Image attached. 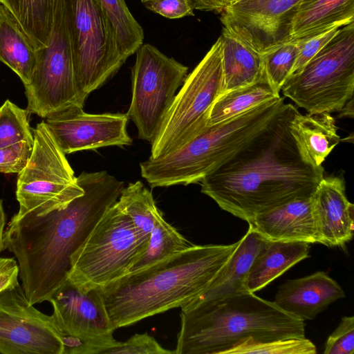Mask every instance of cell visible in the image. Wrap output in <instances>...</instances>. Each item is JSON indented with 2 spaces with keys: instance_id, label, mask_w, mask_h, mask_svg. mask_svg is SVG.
Segmentation results:
<instances>
[{
  "instance_id": "41",
  "label": "cell",
  "mask_w": 354,
  "mask_h": 354,
  "mask_svg": "<svg viewBox=\"0 0 354 354\" xmlns=\"http://www.w3.org/2000/svg\"><path fill=\"white\" fill-rule=\"evenodd\" d=\"M6 225V214L4 212L2 201L0 199V254L5 250L3 243V232Z\"/></svg>"
},
{
  "instance_id": "12",
  "label": "cell",
  "mask_w": 354,
  "mask_h": 354,
  "mask_svg": "<svg viewBox=\"0 0 354 354\" xmlns=\"http://www.w3.org/2000/svg\"><path fill=\"white\" fill-rule=\"evenodd\" d=\"M132 67V97L127 111L138 138L151 142L170 107L188 68L157 48L142 44Z\"/></svg>"
},
{
  "instance_id": "26",
  "label": "cell",
  "mask_w": 354,
  "mask_h": 354,
  "mask_svg": "<svg viewBox=\"0 0 354 354\" xmlns=\"http://www.w3.org/2000/svg\"><path fill=\"white\" fill-rule=\"evenodd\" d=\"M279 97V91L263 74L261 79L253 84L222 93L212 106L208 126L222 122Z\"/></svg>"
},
{
  "instance_id": "2",
  "label": "cell",
  "mask_w": 354,
  "mask_h": 354,
  "mask_svg": "<svg viewBox=\"0 0 354 354\" xmlns=\"http://www.w3.org/2000/svg\"><path fill=\"white\" fill-rule=\"evenodd\" d=\"M297 111L285 103L260 134L202 179L201 192L246 222L285 203L311 196L324 169L305 162L299 152L290 131Z\"/></svg>"
},
{
  "instance_id": "21",
  "label": "cell",
  "mask_w": 354,
  "mask_h": 354,
  "mask_svg": "<svg viewBox=\"0 0 354 354\" xmlns=\"http://www.w3.org/2000/svg\"><path fill=\"white\" fill-rule=\"evenodd\" d=\"M352 22L354 0H301L290 20L287 38H306Z\"/></svg>"
},
{
  "instance_id": "36",
  "label": "cell",
  "mask_w": 354,
  "mask_h": 354,
  "mask_svg": "<svg viewBox=\"0 0 354 354\" xmlns=\"http://www.w3.org/2000/svg\"><path fill=\"white\" fill-rule=\"evenodd\" d=\"M324 354H353L354 353V317L344 316L328 337Z\"/></svg>"
},
{
  "instance_id": "34",
  "label": "cell",
  "mask_w": 354,
  "mask_h": 354,
  "mask_svg": "<svg viewBox=\"0 0 354 354\" xmlns=\"http://www.w3.org/2000/svg\"><path fill=\"white\" fill-rule=\"evenodd\" d=\"M171 351L162 347L148 333L135 334L124 342L118 343L106 348L103 354H171Z\"/></svg>"
},
{
  "instance_id": "8",
  "label": "cell",
  "mask_w": 354,
  "mask_h": 354,
  "mask_svg": "<svg viewBox=\"0 0 354 354\" xmlns=\"http://www.w3.org/2000/svg\"><path fill=\"white\" fill-rule=\"evenodd\" d=\"M223 89V46L219 37L176 94L151 142L150 157L171 153L205 130L212 106Z\"/></svg>"
},
{
  "instance_id": "19",
  "label": "cell",
  "mask_w": 354,
  "mask_h": 354,
  "mask_svg": "<svg viewBox=\"0 0 354 354\" xmlns=\"http://www.w3.org/2000/svg\"><path fill=\"white\" fill-rule=\"evenodd\" d=\"M345 297L341 286L325 272L286 281L274 302L283 310L302 320L313 319L330 304Z\"/></svg>"
},
{
  "instance_id": "17",
  "label": "cell",
  "mask_w": 354,
  "mask_h": 354,
  "mask_svg": "<svg viewBox=\"0 0 354 354\" xmlns=\"http://www.w3.org/2000/svg\"><path fill=\"white\" fill-rule=\"evenodd\" d=\"M220 36L223 46V92L253 84L263 76V46L245 27L227 20Z\"/></svg>"
},
{
  "instance_id": "10",
  "label": "cell",
  "mask_w": 354,
  "mask_h": 354,
  "mask_svg": "<svg viewBox=\"0 0 354 354\" xmlns=\"http://www.w3.org/2000/svg\"><path fill=\"white\" fill-rule=\"evenodd\" d=\"M36 55L30 82L24 86L28 113L46 118L71 106L83 108L87 96L76 78L65 0H59L47 46Z\"/></svg>"
},
{
  "instance_id": "42",
  "label": "cell",
  "mask_w": 354,
  "mask_h": 354,
  "mask_svg": "<svg viewBox=\"0 0 354 354\" xmlns=\"http://www.w3.org/2000/svg\"><path fill=\"white\" fill-rule=\"evenodd\" d=\"M341 112L342 116L344 117H351V115L353 116V105L351 104L350 107L348 108L347 103L344 106V107L339 111Z\"/></svg>"
},
{
  "instance_id": "27",
  "label": "cell",
  "mask_w": 354,
  "mask_h": 354,
  "mask_svg": "<svg viewBox=\"0 0 354 354\" xmlns=\"http://www.w3.org/2000/svg\"><path fill=\"white\" fill-rule=\"evenodd\" d=\"M59 0H4L36 50L47 46Z\"/></svg>"
},
{
  "instance_id": "20",
  "label": "cell",
  "mask_w": 354,
  "mask_h": 354,
  "mask_svg": "<svg viewBox=\"0 0 354 354\" xmlns=\"http://www.w3.org/2000/svg\"><path fill=\"white\" fill-rule=\"evenodd\" d=\"M248 223L268 241L319 243L311 196L285 203L257 215Z\"/></svg>"
},
{
  "instance_id": "6",
  "label": "cell",
  "mask_w": 354,
  "mask_h": 354,
  "mask_svg": "<svg viewBox=\"0 0 354 354\" xmlns=\"http://www.w3.org/2000/svg\"><path fill=\"white\" fill-rule=\"evenodd\" d=\"M149 240L117 201L72 254L67 280L84 290L102 288L129 273Z\"/></svg>"
},
{
  "instance_id": "11",
  "label": "cell",
  "mask_w": 354,
  "mask_h": 354,
  "mask_svg": "<svg viewBox=\"0 0 354 354\" xmlns=\"http://www.w3.org/2000/svg\"><path fill=\"white\" fill-rule=\"evenodd\" d=\"M77 81L88 95L101 87L126 59L97 0H65Z\"/></svg>"
},
{
  "instance_id": "4",
  "label": "cell",
  "mask_w": 354,
  "mask_h": 354,
  "mask_svg": "<svg viewBox=\"0 0 354 354\" xmlns=\"http://www.w3.org/2000/svg\"><path fill=\"white\" fill-rule=\"evenodd\" d=\"M181 308L176 354H225L246 339L305 337V323L274 301L245 292Z\"/></svg>"
},
{
  "instance_id": "31",
  "label": "cell",
  "mask_w": 354,
  "mask_h": 354,
  "mask_svg": "<svg viewBox=\"0 0 354 354\" xmlns=\"http://www.w3.org/2000/svg\"><path fill=\"white\" fill-rule=\"evenodd\" d=\"M298 53L296 39H284L270 44L263 48V73L279 91L290 77Z\"/></svg>"
},
{
  "instance_id": "1",
  "label": "cell",
  "mask_w": 354,
  "mask_h": 354,
  "mask_svg": "<svg viewBox=\"0 0 354 354\" xmlns=\"http://www.w3.org/2000/svg\"><path fill=\"white\" fill-rule=\"evenodd\" d=\"M77 182L84 194L66 207L42 216L12 218L4 230L5 250L17 259L30 304L48 301L66 281L72 254L125 187L106 171H84Z\"/></svg>"
},
{
  "instance_id": "44",
  "label": "cell",
  "mask_w": 354,
  "mask_h": 354,
  "mask_svg": "<svg viewBox=\"0 0 354 354\" xmlns=\"http://www.w3.org/2000/svg\"></svg>"
},
{
  "instance_id": "18",
  "label": "cell",
  "mask_w": 354,
  "mask_h": 354,
  "mask_svg": "<svg viewBox=\"0 0 354 354\" xmlns=\"http://www.w3.org/2000/svg\"><path fill=\"white\" fill-rule=\"evenodd\" d=\"M300 1L234 0L221 12V20L245 27L265 47L288 39V26Z\"/></svg>"
},
{
  "instance_id": "5",
  "label": "cell",
  "mask_w": 354,
  "mask_h": 354,
  "mask_svg": "<svg viewBox=\"0 0 354 354\" xmlns=\"http://www.w3.org/2000/svg\"><path fill=\"white\" fill-rule=\"evenodd\" d=\"M284 104L280 96L209 126L175 151L142 162V177L152 188L200 183L260 134Z\"/></svg>"
},
{
  "instance_id": "33",
  "label": "cell",
  "mask_w": 354,
  "mask_h": 354,
  "mask_svg": "<svg viewBox=\"0 0 354 354\" xmlns=\"http://www.w3.org/2000/svg\"><path fill=\"white\" fill-rule=\"evenodd\" d=\"M315 345L306 337L258 342L246 339L227 351L225 354H315Z\"/></svg>"
},
{
  "instance_id": "43",
  "label": "cell",
  "mask_w": 354,
  "mask_h": 354,
  "mask_svg": "<svg viewBox=\"0 0 354 354\" xmlns=\"http://www.w3.org/2000/svg\"><path fill=\"white\" fill-rule=\"evenodd\" d=\"M4 0H0V4H3Z\"/></svg>"
},
{
  "instance_id": "9",
  "label": "cell",
  "mask_w": 354,
  "mask_h": 354,
  "mask_svg": "<svg viewBox=\"0 0 354 354\" xmlns=\"http://www.w3.org/2000/svg\"><path fill=\"white\" fill-rule=\"evenodd\" d=\"M32 154L18 173L16 198L19 205L12 218L42 216L66 207L84 194L65 155L44 120L33 130Z\"/></svg>"
},
{
  "instance_id": "38",
  "label": "cell",
  "mask_w": 354,
  "mask_h": 354,
  "mask_svg": "<svg viewBox=\"0 0 354 354\" xmlns=\"http://www.w3.org/2000/svg\"><path fill=\"white\" fill-rule=\"evenodd\" d=\"M148 10L168 19L194 16L191 0H140Z\"/></svg>"
},
{
  "instance_id": "22",
  "label": "cell",
  "mask_w": 354,
  "mask_h": 354,
  "mask_svg": "<svg viewBox=\"0 0 354 354\" xmlns=\"http://www.w3.org/2000/svg\"><path fill=\"white\" fill-rule=\"evenodd\" d=\"M268 241L249 225L221 272L200 296L189 303L204 302L248 292L245 288L247 275Z\"/></svg>"
},
{
  "instance_id": "28",
  "label": "cell",
  "mask_w": 354,
  "mask_h": 354,
  "mask_svg": "<svg viewBox=\"0 0 354 354\" xmlns=\"http://www.w3.org/2000/svg\"><path fill=\"white\" fill-rule=\"evenodd\" d=\"M192 245L164 219L162 212L158 209L155 215L147 249L129 272L145 268Z\"/></svg>"
},
{
  "instance_id": "25",
  "label": "cell",
  "mask_w": 354,
  "mask_h": 354,
  "mask_svg": "<svg viewBox=\"0 0 354 354\" xmlns=\"http://www.w3.org/2000/svg\"><path fill=\"white\" fill-rule=\"evenodd\" d=\"M36 50L16 18L0 4V61L19 77L24 86L30 83L34 72Z\"/></svg>"
},
{
  "instance_id": "37",
  "label": "cell",
  "mask_w": 354,
  "mask_h": 354,
  "mask_svg": "<svg viewBox=\"0 0 354 354\" xmlns=\"http://www.w3.org/2000/svg\"><path fill=\"white\" fill-rule=\"evenodd\" d=\"M34 141L0 149V172L19 173L27 164L33 149Z\"/></svg>"
},
{
  "instance_id": "13",
  "label": "cell",
  "mask_w": 354,
  "mask_h": 354,
  "mask_svg": "<svg viewBox=\"0 0 354 354\" xmlns=\"http://www.w3.org/2000/svg\"><path fill=\"white\" fill-rule=\"evenodd\" d=\"M63 354H102L115 345L102 288H80L68 280L48 300Z\"/></svg>"
},
{
  "instance_id": "14",
  "label": "cell",
  "mask_w": 354,
  "mask_h": 354,
  "mask_svg": "<svg viewBox=\"0 0 354 354\" xmlns=\"http://www.w3.org/2000/svg\"><path fill=\"white\" fill-rule=\"evenodd\" d=\"M51 315L28 301L19 283L0 292V353L63 354Z\"/></svg>"
},
{
  "instance_id": "39",
  "label": "cell",
  "mask_w": 354,
  "mask_h": 354,
  "mask_svg": "<svg viewBox=\"0 0 354 354\" xmlns=\"http://www.w3.org/2000/svg\"><path fill=\"white\" fill-rule=\"evenodd\" d=\"M19 266L14 258L0 257V292L17 283Z\"/></svg>"
},
{
  "instance_id": "15",
  "label": "cell",
  "mask_w": 354,
  "mask_h": 354,
  "mask_svg": "<svg viewBox=\"0 0 354 354\" xmlns=\"http://www.w3.org/2000/svg\"><path fill=\"white\" fill-rule=\"evenodd\" d=\"M127 113L91 114L71 106L46 118L45 122L64 154L109 146H126Z\"/></svg>"
},
{
  "instance_id": "7",
  "label": "cell",
  "mask_w": 354,
  "mask_h": 354,
  "mask_svg": "<svg viewBox=\"0 0 354 354\" xmlns=\"http://www.w3.org/2000/svg\"><path fill=\"white\" fill-rule=\"evenodd\" d=\"M354 22L336 35L281 91L309 113L339 111L353 96Z\"/></svg>"
},
{
  "instance_id": "40",
  "label": "cell",
  "mask_w": 354,
  "mask_h": 354,
  "mask_svg": "<svg viewBox=\"0 0 354 354\" xmlns=\"http://www.w3.org/2000/svg\"><path fill=\"white\" fill-rule=\"evenodd\" d=\"M234 0H191L194 9L221 13Z\"/></svg>"
},
{
  "instance_id": "30",
  "label": "cell",
  "mask_w": 354,
  "mask_h": 354,
  "mask_svg": "<svg viewBox=\"0 0 354 354\" xmlns=\"http://www.w3.org/2000/svg\"><path fill=\"white\" fill-rule=\"evenodd\" d=\"M118 201L135 227L149 239L158 210L151 191L141 181L131 183L124 188Z\"/></svg>"
},
{
  "instance_id": "35",
  "label": "cell",
  "mask_w": 354,
  "mask_h": 354,
  "mask_svg": "<svg viewBox=\"0 0 354 354\" xmlns=\"http://www.w3.org/2000/svg\"><path fill=\"white\" fill-rule=\"evenodd\" d=\"M339 28H333L308 37L296 39L298 44V53L290 76L299 73L307 63L336 35Z\"/></svg>"
},
{
  "instance_id": "29",
  "label": "cell",
  "mask_w": 354,
  "mask_h": 354,
  "mask_svg": "<svg viewBox=\"0 0 354 354\" xmlns=\"http://www.w3.org/2000/svg\"><path fill=\"white\" fill-rule=\"evenodd\" d=\"M97 1L111 25L119 51L127 60L143 44V29L124 0Z\"/></svg>"
},
{
  "instance_id": "32",
  "label": "cell",
  "mask_w": 354,
  "mask_h": 354,
  "mask_svg": "<svg viewBox=\"0 0 354 354\" xmlns=\"http://www.w3.org/2000/svg\"><path fill=\"white\" fill-rule=\"evenodd\" d=\"M28 113L8 100L0 106V149L34 141Z\"/></svg>"
},
{
  "instance_id": "3",
  "label": "cell",
  "mask_w": 354,
  "mask_h": 354,
  "mask_svg": "<svg viewBox=\"0 0 354 354\" xmlns=\"http://www.w3.org/2000/svg\"><path fill=\"white\" fill-rule=\"evenodd\" d=\"M238 243L193 245L103 287L113 329L182 308L196 299L221 272Z\"/></svg>"
},
{
  "instance_id": "24",
  "label": "cell",
  "mask_w": 354,
  "mask_h": 354,
  "mask_svg": "<svg viewBox=\"0 0 354 354\" xmlns=\"http://www.w3.org/2000/svg\"><path fill=\"white\" fill-rule=\"evenodd\" d=\"M310 243L304 241H271L254 259L245 281L248 292L265 288L289 268L309 257Z\"/></svg>"
},
{
  "instance_id": "16",
  "label": "cell",
  "mask_w": 354,
  "mask_h": 354,
  "mask_svg": "<svg viewBox=\"0 0 354 354\" xmlns=\"http://www.w3.org/2000/svg\"><path fill=\"white\" fill-rule=\"evenodd\" d=\"M311 205L319 243L342 246L352 239L354 205L346 196L342 178L324 176L311 196Z\"/></svg>"
},
{
  "instance_id": "23",
  "label": "cell",
  "mask_w": 354,
  "mask_h": 354,
  "mask_svg": "<svg viewBox=\"0 0 354 354\" xmlns=\"http://www.w3.org/2000/svg\"><path fill=\"white\" fill-rule=\"evenodd\" d=\"M290 131L302 159L315 167L323 162L340 142L334 118L329 113H296Z\"/></svg>"
}]
</instances>
